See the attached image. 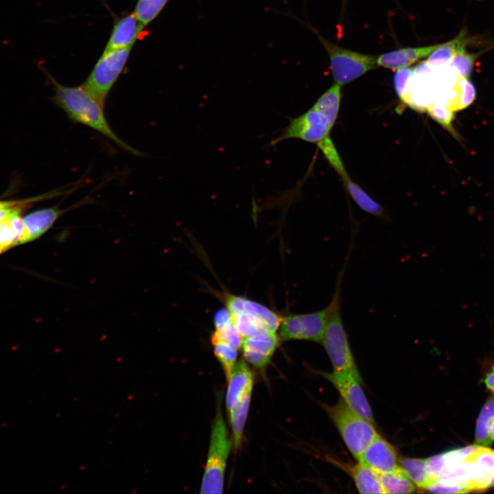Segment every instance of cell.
I'll use <instances>...</instances> for the list:
<instances>
[{"instance_id":"6da1fadb","label":"cell","mask_w":494,"mask_h":494,"mask_svg":"<svg viewBox=\"0 0 494 494\" xmlns=\"http://www.w3.org/2000/svg\"><path fill=\"white\" fill-rule=\"evenodd\" d=\"M47 75L55 93L53 102L65 113L71 121L92 128L125 151L137 156L142 155L141 152L129 145L115 134L106 119L105 105L94 97L82 85L64 86L49 74Z\"/></svg>"},{"instance_id":"7a4b0ae2","label":"cell","mask_w":494,"mask_h":494,"mask_svg":"<svg viewBox=\"0 0 494 494\" xmlns=\"http://www.w3.org/2000/svg\"><path fill=\"white\" fill-rule=\"evenodd\" d=\"M231 440L217 401V412L213 423L207 464L200 487L201 493H222L224 471L231 451Z\"/></svg>"},{"instance_id":"3957f363","label":"cell","mask_w":494,"mask_h":494,"mask_svg":"<svg viewBox=\"0 0 494 494\" xmlns=\"http://www.w3.org/2000/svg\"><path fill=\"white\" fill-rule=\"evenodd\" d=\"M342 279V272L338 275L335 292L330 303L324 309L311 313L289 314L281 318L280 339L320 342L330 315L337 301L341 298Z\"/></svg>"},{"instance_id":"277c9868","label":"cell","mask_w":494,"mask_h":494,"mask_svg":"<svg viewBox=\"0 0 494 494\" xmlns=\"http://www.w3.org/2000/svg\"><path fill=\"white\" fill-rule=\"evenodd\" d=\"M327 411L349 450L358 460L378 435L373 423L353 411L342 399Z\"/></svg>"},{"instance_id":"5b68a950","label":"cell","mask_w":494,"mask_h":494,"mask_svg":"<svg viewBox=\"0 0 494 494\" xmlns=\"http://www.w3.org/2000/svg\"><path fill=\"white\" fill-rule=\"evenodd\" d=\"M333 368V371L359 374L344 327L340 298L326 325L320 342Z\"/></svg>"},{"instance_id":"8992f818","label":"cell","mask_w":494,"mask_h":494,"mask_svg":"<svg viewBox=\"0 0 494 494\" xmlns=\"http://www.w3.org/2000/svg\"><path fill=\"white\" fill-rule=\"evenodd\" d=\"M328 53L330 69L339 85L348 84L377 66L373 56L343 48L320 37Z\"/></svg>"},{"instance_id":"52a82bcc","label":"cell","mask_w":494,"mask_h":494,"mask_svg":"<svg viewBox=\"0 0 494 494\" xmlns=\"http://www.w3.org/2000/svg\"><path fill=\"white\" fill-rule=\"evenodd\" d=\"M132 47L104 52L86 81L82 84L104 105L109 92L126 65Z\"/></svg>"},{"instance_id":"ba28073f","label":"cell","mask_w":494,"mask_h":494,"mask_svg":"<svg viewBox=\"0 0 494 494\" xmlns=\"http://www.w3.org/2000/svg\"><path fill=\"white\" fill-rule=\"evenodd\" d=\"M333 126V124L324 114L312 106L300 116L291 119L281 134L272 141V144L289 139H298L318 144L329 137Z\"/></svg>"},{"instance_id":"9c48e42d","label":"cell","mask_w":494,"mask_h":494,"mask_svg":"<svg viewBox=\"0 0 494 494\" xmlns=\"http://www.w3.org/2000/svg\"><path fill=\"white\" fill-rule=\"evenodd\" d=\"M323 375L331 381L340 392L342 399L353 411L373 423L372 410L361 387L359 374L333 371Z\"/></svg>"},{"instance_id":"30bf717a","label":"cell","mask_w":494,"mask_h":494,"mask_svg":"<svg viewBox=\"0 0 494 494\" xmlns=\"http://www.w3.org/2000/svg\"><path fill=\"white\" fill-rule=\"evenodd\" d=\"M225 304L231 315L249 314L260 320L272 333L279 328L281 317L261 303L241 296L225 294Z\"/></svg>"},{"instance_id":"8fae6325","label":"cell","mask_w":494,"mask_h":494,"mask_svg":"<svg viewBox=\"0 0 494 494\" xmlns=\"http://www.w3.org/2000/svg\"><path fill=\"white\" fill-rule=\"evenodd\" d=\"M378 473H388L399 467L395 448L379 434L358 458Z\"/></svg>"},{"instance_id":"7c38bea8","label":"cell","mask_w":494,"mask_h":494,"mask_svg":"<svg viewBox=\"0 0 494 494\" xmlns=\"http://www.w3.org/2000/svg\"><path fill=\"white\" fill-rule=\"evenodd\" d=\"M279 344L276 333L259 338H244L242 349L244 359L257 368H265L270 362Z\"/></svg>"},{"instance_id":"4fadbf2b","label":"cell","mask_w":494,"mask_h":494,"mask_svg":"<svg viewBox=\"0 0 494 494\" xmlns=\"http://www.w3.org/2000/svg\"><path fill=\"white\" fill-rule=\"evenodd\" d=\"M86 202L87 201L82 200L66 209H60L58 206H55L37 210L26 215L23 220L29 242L38 238L46 233L62 215Z\"/></svg>"},{"instance_id":"5bb4252c","label":"cell","mask_w":494,"mask_h":494,"mask_svg":"<svg viewBox=\"0 0 494 494\" xmlns=\"http://www.w3.org/2000/svg\"><path fill=\"white\" fill-rule=\"evenodd\" d=\"M143 27L134 13L121 18L115 24L104 52L132 46Z\"/></svg>"},{"instance_id":"9a60e30c","label":"cell","mask_w":494,"mask_h":494,"mask_svg":"<svg viewBox=\"0 0 494 494\" xmlns=\"http://www.w3.org/2000/svg\"><path fill=\"white\" fill-rule=\"evenodd\" d=\"M438 45L406 47L388 51L376 58L377 66L390 69H399L410 66L418 60L430 56Z\"/></svg>"},{"instance_id":"2e32d148","label":"cell","mask_w":494,"mask_h":494,"mask_svg":"<svg viewBox=\"0 0 494 494\" xmlns=\"http://www.w3.org/2000/svg\"><path fill=\"white\" fill-rule=\"evenodd\" d=\"M228 381L226 405L228 412L247 392L252 390L253 374L245 362L239 361L235 365Z\"/></svg>"},{"instance_id":"e0dca14e","label":"cell","mask_w":494,"mask_h":494,"mask_svg":"<svg viewBox=\"0 0 494 494\" xmlns=\"http://www.w3.org/2000/svg\"><path fill=\"white\" fill-rule=\"evenodd\" d=\"M399 463L408 477L419 489H427L437 481L430 472L427 459L403 458L399 460Z\"/></svg>"},{"instance_id":"ac0fdd59","label":"cell","mask_w":494,"mask_h":494,"mask_svg":"<svg viewBox=\"0 0 494 494\" xmlns=\"http://www.w3.org/2000/svg\"><path fill=\"white\" fill-rule=\"evenodd\" d=\"M355 486L361 493H385L379 473L366 464L359 462L351 469Z\"/></svg>"},{"instance_id":"d6986e66","label":"cell","mask_w":494,"mask_h":494,"mask_svg":"<svg viewBox=\"0 0 494 494\" xmlns=\"http://www.w3.org/2000/svg\"><path fill=\"white\" fill-rule=\"evenodd\" d=\"M252 391L247 392L237 403L229 410V420L231 425L234 448L237 450L242 441L244 425L248 415Z\"/></svg>"},{"instance_id":"ffe728a7","label":"cell","mask_w":494,"mask_h":494,"mask_svg":"<svg viewBox=\"0 0 494 494\" xmlns=\"http://www.w3.org/2000/svg\"><path fill=\"white\" fill-rule=\"evenodd\" d=\"M464 34V32H460L453 40L443 44H438L437 47L427 56V64L432 67L448 65L457 50L461 46L467 45Z\"/></svg>"},{"instance_id":"44dd1931","label":"cell","mask_w":494,"mask_h":494,"mask_svg":"<svg viewBox=\"0 0 494 494\" xmlns=\"http://www.w3.org/2000/svg\"><path fill=\"white\" fill-rule=\"evenodd\" d=\"M385 493H411L416 487L401 467L388 473H379Z\"/></svg>"},{"instance_id":"7402d4cb","label":"cell","mask_w":494,"mask_h":494,"mask_svg":"<svg viewBox=\"0 0 494 494\" xmlns=\"http://www.w3.org/2000/svg\"><path fill=\"white\" fill-rule=\"evenodd\" d=\"M340 85L334 84L317 99L313 106L324 114L334 125L340 108Z\"/></svg>"},{"instance_id":"603a6c76","label":"cell","mask_w":494,"mask_h":494,"mask_svg":"<svg viewBox=\"0 0 494 494\" xmlns=\"http://www.w3.org/2000/svg\"><path fill=\"white\" fill-rule=\"evenodd\" d=\"M343 180L348 192L361 209L378 217L384 215L383 207L371 198L359 185L354 183L349 177Z\"/></svg>"},{"instance_id":"cb8c5ba5","label":"cell","mask_w":494,"mask_h":494,"mask_svg":"<svg viewBox=\"0 0 494 494\" xmlns=\"http://www.w3.org/2000/svg\"><path fill=\"white\" fill-rule=\"evenodd\" d=\"M494 418V399H489L484 405L475 428V443L481 446H488L492 443L489 434L491 421Z\"/></svg>"},{"instance_id":"d4e9b609","label":"cell","mask_w":494,"mask_h":494,"mask_svg":"<svg viewBox=\"0 0 494 494\" xmlns=\"http://www.w3.org/2000/svg\"><path fill=\"white\" fill-rule=\"evenodd\" d=\"M169 0H138L134 14L145 27L153 21Z\"/></svg>"},{"instance_id":"484cf974","label":"cell","mask_w":494,"mask_h":494,"mask_svg":"<svg viewBox=\"0 0 494 494\" xmlns=\"http://www.w3.org/2000/svg\"><path fill=\"white\" fill-rule=\"evenodd\" d=\"M213 346L214 355L221 364L228 380L235 365L237 349L224 343H217Z\"/></svg>"},{"instance_id":"4316f807","label":"cell","mask_w":494,"mask_h":494,"mask_svg":"<svg viewBox=\"0 0 494 494\" xmlns=\"http://www.w3.org/2000/svg\"><path fill=\"white\" fill-rule=\"evenodd\" d=\"M242 336L233 322L222 329H215L211 337L212 344L224 343L235 349H238L242 346Z\"/></svg>"},{"instance_id":"83f0119b","label":"cell","mask_w":494,"mask_h":494,"mask_svg":"<svg viewBox=\"0 0 494 494\" xmlns=\"http://www.w3.org/2000/svg\"><path fill=\"white\" fill-rule=\"evenodd\" d=\"M465 460L475 463L487 475H494V450L480 445Z\"/></svg>"},{"instance_id":"f1b7e54d","label":"cell","mask_w":494,"mask_h":494,"mask_svg":"<svg viewBox=\"0 0 494 494\" xmlns=\"http://www.w3.org/2000/svg\"><path fill=\"white\" fill-rule=\"evenodd\" d=\"M477 56V54H468L465 45H462L457 50L449 64L460 76L469 78Z\"/></svg>"},{"instance_id":"f546056e","label":"cell","mask_w":494,"mask_h":494,"mask_svg":"<svg viewBox=\"0 0 494 494\" xmlns=\"http://www.w3.org/2000/svg\"><path fill=\"white\" fill-rule=\"evenodd\" d=\"M414 76V69L408 67L399 69L395 74V89L398 96L403 102H405L407 99Z\"/></svg>"},{"instance_id":"4dcf8cb0","label":"cell","mask_w":494,"mask_h":494,"mask_svg":"<svg viewBox=\"0 0 494 494\" xmlns=\"http://www.w3.org/2000/svg\"><path fill=\"white\" fill-rule=\"evenodd\" d=\"M317 145L322 152L324 156L328 160L330 165L341 176V177L343 179L348 178L349 176L340 157L329 137L325 139L320 143L317 144Z\"/></svg>"},{"instance_id":"1f68e13d","label":"cell","mask_w":494,"mask_h":494,"mask_svg":"<svg viewBox=\"0 0 494 494\" xmlns=\"http://www.w3.org/2000/svg\"><path fill=\"white\" fill-rule=\"evenodd\" d=\"M430 116L447 130L454 134L451 122L454 118V111L442 105L432 104L427 109Z\"/></svg>"},{"instance_id":"d6a6232c","label":"cell","mask_w":494,"mask_h":494,"mask_svg":"<svg viewBox=\"0 0 494 494\" xmlns=\"http://www.w3.org/2000/svg\"><path fill=\"white\" fill-rule=\"evenodd\" d=\"M9 217L0 222V253L17 245L14 233L9 221Z\"/></svg>"},{"instance_id":"836d02e7","label":"cell","mask_w":494,"mask_h":494,"mask_svg":"<svg viewBox=\"0 0 494 494\" xmlns=\"http://www.w3.org/2000/svg\"><path fill=\"white\" fill-rule=\"evenodd\" d=\"M430 492L443 493H468V491L463 487L458 486H450L443 484L437 480L427 489Z\"/></svg>"},{"instance_id":"e575fe53","label":"cell","mask_w":494,"mask_h":494,"mask_svg":"<svg viewBox=\"0 0 494 494\" xmlns=\"http://www.w3.org/2000/svg\"><path fill=\"white\" fill-rule=\"evenodd\" d=\"M213 322L215 329H220L232 322V318L229 311L225 308L219 309L215 312Z\"/></svg>"},{"instance_id":"d590c367","label":"cell","mask_w":494,"mask_h":494,"mask_svg":"<svg viewBox=\"0 0 494 494\" xmlns=\"http://www.w3.org/2000/svg\"><path fill=\"white\" fill-rule=\"evenodd\" d=\"M484 381L486 386L494 392V366H493L492 370L487 373Z\"/></svg>"},{"instance_id":"8d00e7d4","label":"cell","mask_w":494,"mask_h":494,"mask_svg":"<svg viewBox=\"0 0 494 494\" xmlns=\"http://www.w3.org/2000/svg\"><path fill=\"white\" fill-rule=\"evenodd\" d=\"M489 434L490 438L492 441L494 440V418L491 421L489 428Z\"/></svg>"},{"instance_id":"74e56055","label":"cell","mask_w":494,"mask_h":494,"mask_svg":"<svg viewBox=\"0 0 494 494\" xmlns=\"http://www.w3.org/2000/svg\"></svg>"}]
</instances>
